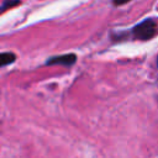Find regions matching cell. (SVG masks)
<instances>
[{
	"mask_svg": "<svg viewBox=\"0 0 158 158\" xmlns=\"http://www.w3.org/2000/svg\"><path fill=\"white\" fill-rule=\"evenodd\" d=\"M158 35V19L156 17H147L135 25L130 32H111V41L112 42H121L123 40H131L147 42L154 38Z\"/></svg>",
	"mask_w": 158,
	"mask_h": 158,
	"instance_id": "cell-1",
	"label": "cell"
},
{
	"mask_svg": "<svg viewBox=\"0 0 158 158\" xmlns=\"http://www.w3.org/2000/svg\"><path fill=\"white\" fill-rule=\"evenodd\" d=\"M78 60V57L75 53H65V54H58V56H52L46 59L44 65H60L65 68L73 67Z\"/></svg>",
	"mask_w": 158,
	"mask_h": 158,
	"instance_id": "cell-2",
	"label": "cell"
},
{
	"mask_svg": "<svg viewBox=\"0 0 158 158\" xmlns=\"http://www.w3.org/2000/svg\"><path fill=\"white\" fill-rule=\"evenodd\" d=\"M17 56L14 52H1L0 53V68L7 67L16 62Z\"/></svg>",
	"mask_w": 158,
	"mask_h": 158,
	"instance_id": "cell-3",
	"label": "cell"
},
{
	"mask_svg": "<svg viewBox=\"0 0 158 158\" xmlns=\"http://www.w3.org/2000/svg\"><path fill=\"white\" fill-rule=\"evenodd\" d=\"M21 4V0H4L2 4L0 5V15L4 14L5 11L12 9V7H16Z\"/></svg>",
	"mask_w": 158,
	"mask_h": 158,
	"instance_id": "cell-4",
	"label": "cell"
},
{
	"mask_svg": "<svg viewBox=\"0 0 158 158\" xmlns=\"http://www.w3.org/2000/svg\"><path fill=\"white\" fill-rule=\"evenodd\" d=\"M130 1L131 0H111V2H112L114 6H122V5H125V4L130 2Z\"/></svg>",
	"mask_w": 158,
	"mask_h": 158,
	"instance_id": "cell-5",
	"label": "cell"
},
{
	"mask_svg": "<svg viewBox=\"0 0 158 158\" xmlns=\"http://www.w3.org/2000/svg\"><path fill=\"white\" fill-rule=\"evenodd\" d=\"M157 65H158V57H157Z\"/></svg>",
	"mask_w": 158,
	"mask_h": 158,
	"instance_id": "cell-6",
	"label": "cell"
}]
</instances>
